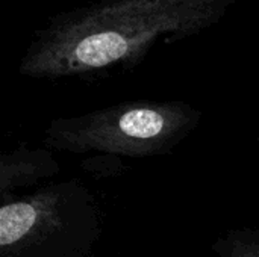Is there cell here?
Here are the masks:
<instances>
[{"label":"cell","instance_id":"4","mask_svg":"<svg viewBox=\"0 0 259 257\" xmlns=\"http://www.w3.org/2000/svg\"><path fill=\"white\" fill-rule=\"evenodd\" d=\"M61 167L50 148H32L18 145L5 151L0 158V195L15 197L21 188H29L50 180Z\"/></svg>","mask_w":259,"mask_h":257},{"label":"cell","instance_id":"1","mask_svg":"<svg viewBox=\"0 0 259 257\" xmlns=\"http://www.w3.org/2000/svg\"><path fill=\"white\" fill-rule=\"evenodd\" d=\"M238 0H94L62 11L33 33L18 73L59 80L129 71L158 44L196 36Z\"/></svg>","mask_w":259,"mask_h":257},{"label":"cell","instance_id":"2","mask_svg":"<svg viewBox=\"0 0 259 257\" xmlns=\"http://www.w3.org/2000/svg\"><path fill=\"white\" fill-rule=\"evenodd\" d=\"M202 112L179 100H134L56 118L44 133L50 150L153 158L170 153L200 123Z\"/></svg>","mask_w":259,"mask_h":257},{"label":"cell","instance_id":"5","mask_svg":"<svg viewBox=\"0 0 259 257\" xmlns=\"http://www.w3.org/2000/svg\"><path fill=\"white\" fill-rule=\"evenodd\" d=\"M215 257H259V229H235L214 242Z\"/></svg>","mask_w":259,"mask_h":257},{"label":"cell","instance_id":"3","mask_svg":"<svg viewBox=\"0 0 259 257\" xmlns=\"http://www.w3.org/2000/svg\"><path fill=\"white\" fill-rule=\"evenodd\" d=\"M99 236L97 204L79 182L2 200L0 257H88Z\"/></svg>","mask_w":259,"mask_h":257}]
</instances>
